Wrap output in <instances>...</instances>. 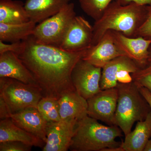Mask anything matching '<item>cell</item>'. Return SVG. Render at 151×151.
<instances>
[{"label": "cell", "instance_id": "cell-9", "mask_svg": "<svg viewBox=\"0 0 151 151\" xmlns=\"http://www.w3.org/2000/svg\"><path fill=\"white\" fill-rule=\"evenodd\" d=\"M139 68L138 64L128 57L116 58L102 68L100 88L102 90L115 88L118 83L132 82L133 80L131 74L136 72Z\"/></svg>", "mask_w": 151, "mask_h": 151}, {"label": "cell", "instance_id": "cell-20", "mask_svg": "<svg viewBox=\"0 0 151 151\" xmlns=\"http://www.w3.org/2000/svg\"><path fill=\"white\" fill-rule=\"evenodd\" d=\"M37 24L32 21L20 24L0 23V40L4 42H19L33 34Z\"/></svg>", "mask_w": 151, "mask_h": 151}, {"label": "cell", "instance_id": "cell-14", "mask_svg": "<svg viewBox=\"0 0 151 151\" xmlns=\"http://www.w3.org/2000/svg\"><path fill=\"white\" fill-rule=\"evenodd\" d=\"M10 118L17 126L42 140L45 143L48 122L37 108H27L16 113H12Z\"/></svg>", "mask_w": 151, "mask_h": 151}, {"label": "cell", "instance_id": "cell-10", "mask_svg": "<svg viewBox=\"0 0 151 151\" xmlns=\"http://www.w3.org/2000/svg\"><path fill=\"white\" fill-rule=\"evenodd\" d=\"M93 37V26L83 17L76 16L59 47L70 52L84 51L92 46Z\"/></svg>", "mask_w": 151, "mask_h": 151}, {"label": "cell", "instance_id": "cell-24", "mask_svg": "<svg viewBox=\"0 0 151 151\" xmlns=\"http://www.w3.org/2000/svg\"><path fill=\"white\" fill-rule=\"evenodd\" d=\"M133 81L138 86L144 87L151 92V44L149 49V56L145 64L139 67L131 74Z\"/></svg>", "mask_w": 151, "mask_h": 151}, {"label": "cell", "instance_id": "cell-4", "mask_svg": "<svg viewBox=\"0 0 151 151\" xmlns=\"http://www.w3.org/2000/svg\"><path fill=\"white\" fill-rule=\"evenodd\" d=\"M116 87L119 97L115 116L116 125L126 136L132 132L135 122L146 119L151 108L134 81L118 83Z\"/></svg>", "mask_w": 151, "mask_h": 151}, {"label": "cell", "instance_id": "cell-17", "mask_svg": "<svg viewBox=\"0 0 151 151\" xmlns=\"http://www.w3.org/2000/svg\"><path fill=\"white\" fill-rule=\"evenodd\" d=\"M71 0H26L24 7L30 20L40 23L54 15Z\"/></svg>", "mask_w": 151, "mask_h": 151}, {"label": "cell", "instance_id": "cell-6", "mask_svg": "<svg viewBox=\"0 0 151 151\" xmlns=\"http://www.w3.org/2000/svg\"><path fill=\"white\" fill-rule=\"evenodd\" d=\"M76 16L74 4L69 3L57 13L37 25L32 37L39 43L59 47Z\"/></svg>", "mask_w": 151, "mask_h": 151}, {"label": "cell", "instance_id": "cell-8", "mask_svg": "<svg viewBox=\"0 0 151 151\" xmlns=\"http://www.w3.org/2000/svg\"><path fill=\"white\" fill-rule=\"evenodd\" d=\"M119 92L116 87L103 89L87 100L88 116L109 126L116 125Z\"/></svg>", "mask_w": 151, "mask_h": 151}, {"label": "cell", "instance_id": "cell-30", "mask_svg": "<svg viewBox=\"0 0 151 151\" xmlns=\"http://www.w3.org/2000/svg\"><path fill=\"white\" fill-rule=\"evenodd\" d=\"M138 87L141 94L144 96L147 102L149 103L151 108V92L148 89L145 87H141V86H138Z\"/></svg>", "mask_w": 151, "mask_h": 151}, {"label": "cell", "instance_id": "cell-2", "mask_svg": "<svg viewBox=\"0 0 151 151\" xmlns=\"http://www.w3.org/2000/svg\"><path fill=\"white\" fill-rule=\"evenodd\" d=\"M147 14V6L134 3L122 5L113 1L100 18L95 21L92 46L97 44L109 30L119 32L129 37H136Z\"/></svg>", "mask_w": 151, "mask_h": 151}, {"label": "cell", "instance_id": "cell-27", "mask_svg": "<svg viewBox=\"0 0 151 151\" xmlns=\"http://www.w3.org/2000/svg\"><path fill=\"white\" fill-rule=\"evenodd\" d=\"M22 45V41L7 44L0 40V54L7 52H12L17 54L20 50Z\"/></svg>", "mask_w": 151, "mask_h": 151}, {"label": "cell", "instance_id": "cell-3", "mask_svg": "<svg viewBox=\"0 0 151 151\" xmlns=\"http://www.w3.org/2000/svg\"><path fill=\"white\" fill-rule=\"evenodd\" d=\"M123 132L116 125L106 126L88 116L78 120L69 150L71 151H112L121 143L116 139Z\"/></svg>", "mask_w": 151, "mask_h": 151}, {"label": "cell", "instance_id": "cell-22", "mask_svg": "<svg viewBox=\"0 0 151 151\" xmlns=\"http://www.w3.org/2000/svg\"><path fill=\"white\" fill-rule=\"evenodd\" d=\"M37 110L48 122L61 120L58 100L50 97H43L39 102Z\"/></svg>", "mask_w": 151, "mask_h": 151}, {"label": "cell", "instance_id": "cell-29", "mask_svg": "<svg viewBox=\"0 0 151 151\" xmlns=\"http://www.w3.org/2000/svg\"><path fill=\"white\" fill-rule=\"evenodd\" d=\"M122 5H126L134 3L142 5L148 6L151 4V0H115Z\"/></svg>", "mask_w": 151, "mask_h": 151}, {"label": "cell", "instance_id": "cell-25", "mask_svg": "<svg viewBox=\"0 0 151 151\" xmlns=\"http://www.w3.org/2000/svg\"><path fill=\"white\" fill-rule=\"evenodd\" d=\"M142 37L151 40V4L147 6V14L145 20L138 29L136 37Z\"/></svg>", "mask_w": 151, "mask_h": 151}, {"label": "cell", "instance_id": "cell-5", "mask_svg": "<svg viewBox=\"0 0 151 151\" xmlns=\"http://www.w3.org/2000/svg\"><path fill=\"white\" fill-rule=\"evenodd\" d=\"M43 97L38 86L25 84L14 78H0V98L6 103L12 113L27 108H37Z\"/></svg>", "mask_w": 151, "mask_h": 151}, {"label": "cell", "instance_id": "cell-18", "mask_svg": "<svg viewBox=\"0 0 151 151\" xmlns=\"http://www.w3.org/2000/svg\"><path fill=\"white\" fill-rule=\"evenodd\" d=\"M61 120H80L88 116L87 100L81 97L76 90L70 91L58 99Z\"/></svg>", "mask_w": 151, "mask_h": 151}, {"label": "cell", "instance_id": "cell-28", "mask_svg": "<svg viewBox=\"0 0 151 151\" xmlns=\"http://www.w3.org/2000/svg\"><path fill=\"white\" fill-rule=\"evenodd\" d=\"M12 114L10 109L2 98H0V119L10 118Z\"/></svg>", "mask_w": 151, "mask_h": 151}, {"label": "cell", "instance_id": "cell-16", "mask_svg": "<svg viewBox=\"0 0 151 151\" xmlns=\"http://www.w3.org/2000/svg\"><path fill=\"white\" fill-rule=\"evenodd\" d=\"M134 129L125 136L124 142L112 151H144L151 137V111L143 121L137 122Z\"/></svg>", "mask_w": 151, "mask_h": 151}, {"label": "cell", "instance_id": "cell-13", "mask_svg": "<svg viewBox=\"0 0 151 151\" xmlns=\"http://www.w3.org/2000/svg\"><path fill=\"white\" fill-rule=\"evenodd\" d=\"M110 31L115 43L126 56L134 60L139 67L145 64L149 56L151 40L142 37H129L119 32Z\"/></svg>", "mask_w": 151, "mask_h": 151}, {"label": "cell", "instance_id": "cell-1", "mask_svg": "<svg viewBox=\"0 0 151 151\" xmlns=\"http://www.w3.org/2000/svg\"><path fill=\"white\" fill-rule=\"evenodd\" d=\"M86 50L66 51L39 43L31 35L22 41L21 48L16 54L32 74L43 97L58 100L65 93L76 90L71 72Z\"/></svg>", "mask_w": 151, "mask_h": 151}, {"label": "cell", "instance_id": "cell-12", "mask_svg": "<svg viewBox=\"0 0 151 151\" xmlns=\"http://www.w3.org/2000/svg\"><path fill=\"white\" fill-rule=\"evenodd\" d=\"M122 56L126 55L115 43L109 30L105 33L97 44L86 50L82 59L102 68L111 60Z\"/></svg>", "mask_w": 151, "mask_h": 151}, {"label": "cell", "instance_id": "cell-15", "mask_svg": "<svg viewBox=\"0 0 151 151\" xmlns=\"http://www.w3.org/2000/svg\"><path fill=\"white\" fill-rule=\"evenodd\" d=\"M1 77L14 78L25 84L38 86L29 70L12 52L0 54V78Z\"/></svg>", "mask_w": 151, "mask_h": 151}, {"label": "cell", "instance_id": "cell-23", "mask_svg": "<svg viewBox=\"0 0 151 151\" xmlns=\"http://www.w3.org/2000/svg\"><path fill=\"white\" fill-rule=\"evenodd\" d=\"M114 0H78L81 9L87 15L98 20L105 9Z\"/></svg>", "mask_w": 151, "mask_h": 151}, {"label": "cell", "instance_id": "cell-26", "mask_svg": "<svg viewBox=\"0 0 151 151\" xmlns=\"http://www.w3.org/2000/svg\"><path fill=\"white\" fill-rule=\"evenodd\" d=\"M32 147L25 143L17 141L0 142L1 151H30Z\"/></svg>", "mask_w": 151, "mask_h": 151}, {"label": "cell", "instance_id": "cell-7", "mask_svg": "<svg viewBox=\"0 0 151 151\" xmlns=\"http://www.w3.org/2000/svg\"><path fill=\"white\" fill-rule=\"evenodd\" d=\"M102 68L81 59L76 64L71 74V80L78 94L88 100L101 91L100 81Z\"/></svg>", "mask_w": 151, "mask_h": 151}, {"label": "cell", "instance_id": "cell-31", "mask_svg": "<svg viewBox=\"0 0 151 151\" xmlns=\"http://www.w3.org/2000/svg\"><path fill=\"white\" fill-rule=\"evenodd\" d=\"M144 151H151V137L147 143Z\"/></svg>", "mask_w": 151, "mask_h": 151}, {"label": "cell", "instance_id": "cell-19", "mask_svg": "<svg viewBox=\"0 0 151 151\" xmlns=\"http://www.w3.org/2000/svg\"><path fill=\"white\" fill-rule=\"evenodd\" d=\"M17 141L31 146L42 147L45 142L16 125L10 118L1 119L0 142Z\"/></svg>", "mask_w": 151, "mask_h": 151}, {"label": "cell", "instance_id": "cell-21", "mask_svg": "<svg viewBox=\"0 0 151 151\" xmlns=\"http://www.w3.org/2000/svg\"><path fill=\"white\" fill-rule=\"evenodd\" d=\"M29 21L24 4L22 1L0 0V23L20 24Z\"/></svg>", "mask_w": 151, "mask_h": 151}, {"label": "cell", "instance_id": "cell-11", "mask_svg": "<svg viewBox=\"0 0 151 151\" xmlns=\"http://www.w3.org/2000/svg\"><path fill=\"white\" fill-rule=\"evenodd\" d=\"M78 120H61L48 122L47 139L43 151H66L69 150Z\"/></svg>", "mask_w": 151, "mask_h": 151}]
</instances>
